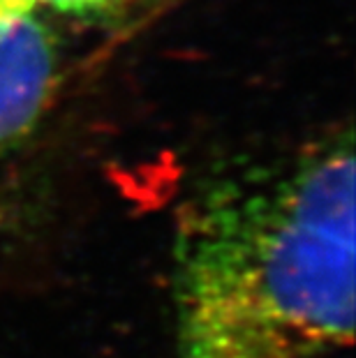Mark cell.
<instances>
[{
    "instance_id": "7a4b0ae2",
    "label": "cell",
    "mask_w": 356,
    "mask_h": 358,
    "mask_svg": "<svg viewBox=\"0 0 356 358\" xmlns=\"http://www.w3.org/2000/svg\"><path fill=\"white\" fill-rule=\"evenodd\" d=\"M33 0H0V153L40 123L56 86V42Z\"/></svg>"
},
{
    "instance_id": "3957f363",
    "label": "cell",
    "mask_w": 356,
    "mask_h": 358,
    "mask_svg": "<svg viewBox=\"0 0 356 358\" xmlns=\"http://www.w3.org/2000/svg\"><path fill=\"white\" fill-rule=\"evenodd\" d=\"M37 7H49V10L74 14V17H88V14H104L116 10L125 0H33Z\"/></svg>"
},
{
    "instance_id": "6da1fadb",
    "label": "cell",
    "mask_w": 356,
    "mask_h": 358,
    "mask_svg": "<svg viewBox=\"0 0 356 358\" xmlns=\"http://www.w3.org/2000/svg\"><path fill=\"white\" fill-rule=\"evenodd\" d=\"M178 358H324L354 333L352 134L215 182L173 245Z\"/></svg>"
}]
</instances>
